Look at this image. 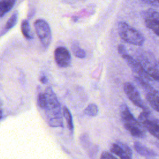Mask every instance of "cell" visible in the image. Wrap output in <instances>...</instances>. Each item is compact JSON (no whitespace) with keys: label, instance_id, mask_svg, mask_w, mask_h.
I'll return each mask as SVG.
<instances>
[{"label":"cell","instance_id":"1","mask_svg":"<svg viewBox=\"0 0 159 159\" xmlns=\"http://www.w3.org/2000/svg\"><path fill=\"white\" fill-rule=\"evenodd\" d=\"M44 94L45 97L44 109L48 125L53 127H63L61 106L55 93L50 87H48Z\"/></svg>","mask_w":159,"mask_h":159},{"label":"cell","instance_id":"2","mask_svg":"<svg viewBox=\"0 0 159 159\" xmlns=\"http://www.w3.org/2000/svg\"><path fill=\"white\" fill-rule=\"evenodd\" d=\"M120 116L125 129L134 137L143 138L146 132L143 126L137 120L125 104L120 106Z\"/></svg>","mask_w":159,"mask_h":159},{"label":"cell","instance_id":"3","mask_svg":"<svg viewBox=\"0 0 159 159\" xmlns=\"http://www.w3.org/2000/svg\"><path fill=\"white\" fill-rule=\"evenodd\" d=\"M135 59L140 63L151 79L159 82V64L152 53L139 50L137 53Z\"/></svg>","mask_w":159,"mask_h":159},{"label":"cell","instance_id":"4","mask_svg":"<svg viewBox=\"0 0 159 159\" xmlns=\"http://www.w3.org/2000/svg\"><path fill=\"white\" fill-rule=\"evenodd\" d=\"M117 31L120 37L126 43L136 46H142L145 42L143 35L136 29L125 22H120L117 25Z\"/></svg>","mask_w":159,"mask_h":159},{"label":"cell","instance_id":"5","mask_svg":"<svg viewBox=\"0 0 159 159\" xmlns=\"http://www.w3.org/2000/svg\"><path fill=\"white\" fill-rule=\"evenodd\" d=\"M118 52L122 58L124 59L125 62L128 64L130 69L136 74L138 76L147 80L150 81L151 78L145 71L143 68L140 63L134 57H131L127 52L125 47L123 44H119L118 46Z\"/></svg>","mask_w":159,"mask_h":159},{"label":"cell","instance_id":"6","mask_svg":"<svg viewBox=\"0 0 159 159\" xmlns=\"http://www.w3.org/2000/svg\"><path fill=\"white\" fill-rule=\"evenodd\" d=\"M138 120L152 135L159 139V119L152 115L150 111L142 112L139 116Z\"/></svg>","mask_w":159,"mask_h":159},{"label":"cell","instance_id":"7","mask_svg":"<svg viewBox=\"0 0 159 159\" xmlns=\"http://www.w3.org/2000/svg\"><path fill=\"white\" fill-rule=\"evenodd\" d=\"M36 34L45 48H48L52 40V32L49 24L43 19H39L34 22Z\"/></svg>","mask_w":159,"mask_h":159},{"label":"cell","instance_id":"8","mask_svg":"<svg viewBox=\"0 0 159 159\" xmlns=\"http://www.w3.org/2000/svg\"><path fill=\"white\" fill-rule=\"evenodd\" d=\"M124 91L127 98L134 104L142 109L143 111H150L148 106L142 100L139 92L133 84L129 82H125L124 84Z\"/></svg>","mask_w":159,"mask_h":159},{"label":"cell","instance_id":"9","mask_svg":"<svg viewBox=\"0 0 159 159\" xmlns=\"http://www.w3.org/2000/svg\"><path fill=\"white\" fill-rule=\"evenodd\" d=\"M142 16L146 27L159 36V12L148 9L142 12Z\"/></svg>","mask_w":159,"mask_h":159},{"label":"cell","instance_id":"10","mask_svg":"<svg viewBox=\"0 0 159 159\" xmlns=\"http://www.w3.org/2000/svg\"><path fill=\"white\" fill-rule=\"evenodd\" d=\"M56 63L60 68H66L71 64V57L69 50L64 47H57L54 52Z\"/></svg>","mask_w":159,"mask_h":159},{"label":"cell","instance_id":"11","mask_svg":"<svg viewBox=\"0 0 159 159\" xmlns=\"http://www.w3.org/2000/svg\"><path fill=\"white\" fill-rule=\"evenodd\" d=\"M110 150L121 159H130L132 157L131 148L127 144L119 140L111 145Z\"/></svg>","mask_w":159,"mask_h":159},{"label":"cell","instance_id":"12","mask_svg":"<svg viewBox=\"0 0 159 159\" xmlns=\"http://www.w3.org/2000/svg\"><path fill=\"white\" fill-rule=\"evenodd\" d=\"M80 142L83 147L86 150L90 157H94L98 153V148L97 145H93L89 140V138L87 134H83L80 137Z\"/></svg>","mask_w":159,"mask_h":159},{"label":"cell","instance_id":"13","mask_svg":"<svg viewBox=\"0 0 159 159\" xmlns=\"http://www.w3.org/2000/svg\"><path fill=\"white\" fill-rule=\"evenodd\" d=\"M134 147L135 151L143 157L147 158H153L157 156V153L153 150L148 148L138 141L134 142Z\"/></svg>","mask_w":159,"mask_h":159},{"label":"cell","instance_id":"14","mask_svg":"<svg viewBox=\"0 0 159 159\" xmlns=\"http://www.w3.org/2000/svg\"><path fill=\"white\" fill-rule=\"evenodd\" d=\"M145 98L152 106V107L159 112V93L158 91L155 92L145 93Z\"/></svg>","mask_w":159,"mask_h":159},{"label":"cell","instance_id":"15","mask_svg":"<svg viewBox=\"0 0 159 159\" xmlns=\"http://www.w3.org/2000/svg\"><path fill=\"white\" fill-rule=\"evenodd\" d=\"M16 0H0V17L11 10Z\"/></svg>","mask_w":159,"mask_h":159},{"label":"cell","instance_id":"16","mask_svg":"<svg viewBox=\"0 0 159 159\" xmlns=\"http://www.w3.org/2000/svg\"><path fill=\"white\" fill-rule=\"evenodd\" d=\"M134 80L140 86V87L143 89L145 93L155 92L157 91L154 88H153L149 83H148L147 80L139 76H134Z\"/></svg>","mask_w":159,"mask_h":159},{"label":"cell","instance_id":"17","mask_svg":"<svg viewBox=\"0 0 159 159\" xmlns=\"http://www.w3.org/2000/svg\"><path fill=\"white\" fill-rule=\"evenodd\" d=\"M62 112H63V116L66 120V122L67 123V126H68V129L70 130V131L71 132H73V130H74V125H73L72 116L71 114L70 111L67 108V107L63 106Z\"/></svg>","mask_w":159,"mask_h":159},{"label":"cell","instance_id":"18","mask_svg":"<svg viewBox=\"0 0 159 159\" xmlns=\"http://www.w3.org/2000/svg\"><path fill=\"white\" fill-rule=\"evenodd\" d=\"M71 48L72 52L75 57L79 58H84L86 57L85 51L80 47L78 42H73Z\"/></svg>","mask_w":159,"mask_h":159},{"label":"cell","instance_id":"19","mask_svg":"<svg viewBox=\"0 0 159 159\" xmlns=\"http://www.w3.org/2000/svg\"><path fill=\"white\" fill-rule=\"evenodd\" d=\"M21 31L24 36L28 39L33 38V35L31 32L30 27L28 20H24L21 24Z\"/></svg>","mask_w":159,"mask_h":159},{"label":"cell","instance_id":"20","mask_svg":"<svg viewBox=\"0 0 159 159\" xmlns=\"http://www.w3.org/2000/svg\"><path fill=\"white\" fill-rule=\"evenodd\" d=\"M98 112H99L98 107L94 103L89 104L84 110V113L90 117H94L97 116Z\"/></svg>","mask_w":159,"mask_h":159},{"label":"cell","instance_id":"21","mask_svg":"<svg viewBox=\"0 0 159 159\" xmlns=\"http://www.w3.org/2000/svg\"><path fill=\"white\" fill-rule=\"evenodd\" d=\"M17 17H18V14L17 12H16L8 19V20L6 24V29L8 30V29L12 28L16 25V24L17 21Z\"/></svg>","mask_w":159,"mask_h":159},{"label":"cell","instance_id":"22","mask_svg":"<svg viewBox=\"0 0 159 159\" xmlns=\"http://www.w3.org/2000/svg\"><path fill=\"white\" fill-rule=\"evenodd\" d=\"M38 104L40 107L44 108L45 104V97L44 93L39 94L38 97Z\"/></svg>","mask_w":159,"mask_h":159},{"label":"cell","instance_id":"23","mask_svg":"<svg viewBox=\"0 0 159 159\" xmlns=\"http://www.w3.org/2000/svg\"><path fill=\"white\" fill-rule=\"evenodd\" d=\"M100 158L101 159H112V158H116V157L114 156L111 153L105 151L102 153Z\"/></svg>","mask_w":159,"mask_h":159},{"label":"cell","instance_id":"24","mask_svg":"<svg viewBox=\"0 0 159 159\" xmlns=\"http://www.w3.org/2000/svg\"><path fill=\"white\" fill-rule=\"evenodd\" d=\"M140 1L151 6H159V2L158 0H140Z\"/></svg>","mask_w":159,"mask_h":159},{"label":"cell","instance_id":"25","mask_svg":"<svg viewBox=\"0 0 159 159\" xmlns=\"http://www.w3.org/2000/svg\"><path fill=\"white\" fill-rule=\"evenodd\" d=\"M40 81H41L43 83H45L47 82V78H46L45 76H43L42 78H40Z\"/></svg>","mask_w":159,"mask_h":159},{"label":"cell","instance_id":"26","mask_svg":"<svg viewBox=\"0 0 159 159\" xmlns=\"http://www.w3.org/2000/svg\"><path fill=\"white\" fill-rule=\"evenodd\" d=\"M1 117H2V112H1V111H0V118H1Z\"/></svg>","mask_w":159,"mask_h":159},{"label":"cell","instance_id":"27","mask_svg":"<svg viewBox=\"0 0 159 159\" xmlns=\"http://www.w3.org/2000/svg\"><path fill=\"white\" fill-rule=\"evenodd\" d=\"M158 2H159V0H158Z\"/></svg>","mask_w":159,"mask_h":159}]
</instances>
